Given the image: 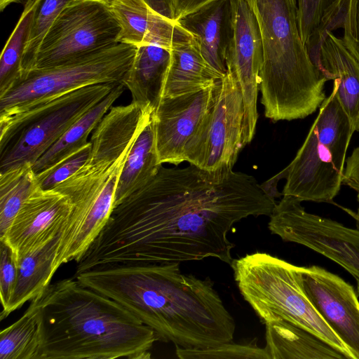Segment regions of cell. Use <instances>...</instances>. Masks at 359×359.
Listing matches in <instances>:
<instances>
[{
    "label": "cell",
    "mask_w": 359,
    "mask_h": 359,
    "mask_svg": "<svg viewBox=\"0 0 359 359\" xmlns=\"http://www.w3.org/2000/svg\"><path fill=\"white\" fill-rule=\"evenodd\" d=\"M276 201L256 179L233 169L193 164L161 166L144 187L115 206L107 224L76 262V274L114 266L161 264L215 257L231 264L233 225L268 215Z\"/></svg>",
    "instance_id": "1"
},
{
    "label": "cell",
    "mask_w": 359,
    "mask_h": 359,
    "mask_svg": "<svg viewBox=\"0 0 359 359\" xmlns=\"http://www.w3.org/2000/svg\"><path fill=\"white\" fill-rule=\"evenodd\" d=\"M75 278L121 304L158 340L184 348L233 341L234 319L212 283L182 273L178 262L100 267Z\"/></svg>",
    "instance_id": "2"
},
{
    "label": "cell",
    "mask_w": 359,
    "mask_h": 359,
    "mask_svg": "<svg viewBox=\"0 0 359 359\" xmlns=\"http://www.w3.org/2000/svg\"><path fill=\"white\" fill-rule=\"evenodd\" d=\"M42 359H148L154 331L115 300L67 278L44 291Z\"/></svg>",
    "instance_id": "3"
},
{
    "label": "cell",
    "mask_w": 359,
    "mask_h": 359,
    "mask_svg": "<svg viewBox=\"0 0 359 359\" xmlns=\"http://www.w3.org/2000/svg\"><path fill=\"white\" fill-rule=\"evenodd\" d=\"M263 46L259 90L264 115L273 121L312 114L326 98L327 81L312 62L299 30L296 0H247Z\"/></svg>",
    "instance_id": "4"
},
{
    "label": "cell",
    "mask_w": 359,
    "mask_h": 359,
    "mask_svg": "<svg viewBox=\"0 0 359 359\" xmlns=\"http://www.w3.org/2000/svg\"><path fill=\"white\" fill-rule=\"evenodd\" d=\"M231 266L241 294L264 323L287 320L322 338L347 359H353L304 293L295 265L257 252L233 259Z\"/></svg>",
    "instance_id": "5"
},
{
    "label": "cell",
    "mask_w": 359,
    "mask_h": 359,
    "mask_svg": "<svg viewBox=\"0 0 359 359\" xmlns=\"http://www.w3.org/2000/svg\"><path fill=\"white\" fill-rule=\"evenodd\" d=\"M130 149L121 156L94 151L85 164L54 188L69 197L73 204L61 231L55 262H76L86 252L107 224L114 209L118 179Z\"/></svg>",
    "instance_id": "6"
},
{
    "label": "cell",
    "mask_w": 359,
    "mask_h": 359,
    "mask_svg": "<svg viewBox=\"0 0 359 359\" xmlns=\"http://www.w3.org/2000/svg\"><path fill=\"white\" fill-rule=\"evenodd\" d=\"M118 83L85 86L0 117V173L26 163L33 165Z\"/></svg>",
    "instance_id": "7"
},
{
    "label": "cell",
    "mask_w": 359,
    "mask_h": 359,
    "mask_svg": "<svg viewBox=\"0 0 359 359\" xmlns=\"http://www.w3.org/2000/svg\"><path fill=\"white\" fill-rule=\"evenodd\" d=\"M136 48L119 43L60 65L24 72L21 79L0 96V117L22 111L85 86L122 83Z\"/></svg>",
    "instance_id": "8"
},
{
    "label": "cell",
    "mask_w": 359,
    "mask_h": 359,
    "mask_svg": "<svg viewBox=\"0 0 359 359\" xmlns=\"http://www.w3.org/2000/svg\"><path fill=\"white\" fill-rule=\"evenodd\" d=\"M120 34L106 0H72L47 32L33 69L60 65L115 46Z\"/></svg>",
    "instance_id": "9"
},
{
    "label": "cell",
    "mask_w": 359,
    "mask_h": 359,
    "mask_svg": "<svg viewBox=\"0 0 359 359\" xmlns=\"http://www.w3.org/2000/svg\"><path fill=\"white\" fill-rule=\"evenodd\" d=\"M245 107L240 86L229 70L215 86L214 102L187 143L184 161L201 169H233L243 137Z\"/></svg>",
    "instance_id": "10"
},
{
    "label": "cell",
    "mask_w": 359,
    "mask_h": 359,
    "mask_svg": "<svg viewBox=\"0 0 359 359\" xmlns=\"http://www.w3.org/2000/svg\"><path fill=\"white\" fill-rule=\"evenodd\" d=\"M268 227L283 241L304 245L334 262L355 279L359 294V229L306 212L302 201L283 196Z\"/></svg>",
    "instance_id": "11"
},
{
    "label": "cell",
    "mask_w": 359,
    "mask_h": 359,
    "mask_svg": "<svg viewBox=\"0 0 359 359\" xmlns=\"http://www.w3.org/2000/svg\"><path fill=\"white\" fill-rule=\"evenodd\" d=\"M231 32L226 55L227 70L242 92L245 144L253 139L258 119L257 100L263 63V46L256 16L247 0H231Z\"/></svg>",
    "instance_id": "12"
},
{
    "label": "cell",
    "mask_w": 359,
    "mask_h": 359,
    "mask_svg": "<svg viewBox=\"0 0 359 359\" xmlns=\"http://www.w3.org/2000/svg\"><path fill=\"white\" fill-rule=\"evenodd\" d=\"M299 283L316 311L359 359V301L354 288L339 276L312 265L296 266Z\"/></svg>",
    "instance_id": "13"
},
{
    "label": "cell",
    "mask_w": 359,
    "mask_h": 359,
    "mask_svg": "<svg viewBox=\"0 0 359 359\" xmlns=\"http://www.w3.org/2000/svg\"><path fill=\"white\" fill-rule=\"evenodd\" d=\"M216 83L196 92L161 99L151 120L161 164L178 165L184 161L186 146L213 104Z\"/></svg>",
    "instance_id": "14"
},
{
    "label": "cell",
    "mask_w": 359,
    "mask_h": 359,
    "mask_svg": "<svg viewBox=\"0 0 359 359\" xmlns=\"http://www.w3.org/2000/svg\"><path fill=\"white\" fill-rule=\"evenodd\" d=\"M72 206L68 196L39 187L24 202L0 241L10 247L18 263L60 233Z\"/></svg>",
    "instance_id": "15"
},
{
    "label": "cell",
    "mask_w": 359,
    "mask_h": 359,
    "mask_svg": "<svg viewBox=\"0 0 359 359\" xmlns=\"http://www.w3.org/2000/svg\"><path fill=\"white\" fill-rule=\"evenodd\" d=\"M345 166L318 139L313 126L292 161L286 167L283 196L300 201L334 203L342 185Z\"/></svg>",
    "instance_id": "16"
},
{
    "label": "cell",
    "mask_w": 359,
    "mask_h": 359,
    "mask_svg": "<svg viewBox=\"0 0 359 359\" xmlns=\"http://www.w3.org/2000/svg\"><path fill=\"white\" fill-rule=\"evenodd\" d=\"M121 27L119 43L136 47L159 46L168 49L191 39L178 22L163 18L153 12L144 0H106Z\"/></svg>",
    "instance_id": "17"
},
{
    "label": "cell",
    "mask_w": 359,
    "mask_h": 359,
    "mask_svg": "<svg viewBox=\"0 0 359 359\" xmlns=\"http://www.w3.org/2000/svg\"><path fill=\"white\" fill-rule=\"evenodd\" d=\"M309 55L327 80L336 83L338 100L355 131L359 132V63L343 39L332 31L325 33Z\"/></svg>",
    "instance_id": "18"
},
{
    "label": "cell",
    "mask_w": 359,
    "mask_h": 359,
    "mask_svg": "<svg viewBox=\"0 0 359 359\" xmlns=\"http://www.w3.org/2000/svg\"><path fill=\"white\" fill-rule=\"evenodd\" d=\"M231 0H215L177 20L196 39L208 65L222 77L231 32Z\"/></svg>",
    "instance_id": "19"
},
{
    "label": "cell",
    "mask_w": 359,
    "mask_h": 359,
    "mask_svg": "<svg viewBox=\"0 0 359 359\" xmlns=\"http://www.w3.org/2000/svg\"><path fill=\"white\" fill-rule=\"evenodd\" d=\"M264 324L270 359H347L322 338L287 320L279 318Z\"/></svg>",
    "instance_id": "20"
},
{
    "label": "cell",
    "mask_w": 359,
    "mask_h": 359,
    "mask_svg": "<svg viewBox=\"0 0 359 359\" xmlns=\"http://www.w3.org/2000/svg\"><path fill=\"white\" fill-rule=\"evenodd\" d=\"M170 57V49L159 46L137 47L133 63L122 81L130 91L133 102L154 111L162 97Z\"/></svg>",
    "instance_id": "21"
},
{
    "label": "cell",
    "mask_w": 359,
    "mask_h": 359,
    "mask_svg": "<svg viewBox=\"0 0 359 359\" xmlns=\"http://www.w3.org/2000/svg\"><path fill=\"white\" fill-rule=\"evenodd\" d=\"M170 53L162 97L196 92L222 78L203 58L194 36L174 45Z\"/></svg>",
    "instance_id": "22"
},
{
    "label": "cell",
    "mask_w": 359,
    "mask_h": 359,
    "mask_svg": "<svg viewBox=\"0 0 359 359\" xmlns=\"http://www.w3.org/2000/svg\"><path fill=\"white\" fill-rule=\"evenodd\" d=\"M60 239V233L43 246L20 259L15 288L8 309L1 313V320L27 301L34 299L50 285L56 272L55 262Z\"/></svg>",
    "instance_id": "23"
},
{
    "label": "cell",
    "mask_w": 359,
    "mask_h": 359,
    "mask_svg": "<svg viewBox=\"0 0 359 359\" xmlns=\"http://www.w3.org/2000/svg\"><path fill=\"white\" fill-rule=\"evenodd\" d=\"M44 291L31 300L28 309L17 321L1 330L0 359H42Z\"/></svg>",
    "instance_id": "24"
},
{
    "label": "cell",
    "mask_w": 359,
    "mask_h": 359,
    "mask_svg": "<svg viewBox=\"0 0 359 359\" xmlns=\"http://www.w3.org/2000/svg\"><path fill=\"white\" fill-rule=\"evenodd\" d=\"M126 87L118 83L111 92L74 122L61 137L33 165L36 175L46 171L86 145L88 135L97 127Z\"/></svg>",
    "instance_id": "25"
},
{
    "label": "cell",
    "mask_w": 359,
    "mask_h": 359,
    "mask_svg": "<svg viewBox=\"0 0 359 359\" xmlns=\"http://www.w3.org/2000/svg\"><path fill=\"white\" fill-rule=\"evenodd\" d=\"M159 162L151 118L137 137L121 172L114 208L146 185L158 172Z\"/></svg>",
    "instance_id": "26"
},
{
    "label": "cell",
    "mask_w": 359,
    "mask_h": 359,
    "mask_svg": "<svg viewBox=\"0 0 359 359\" xmlns=\"http://www.w3.org/2000/svg\"><path fill=\"white\" fill-rule=\"evenodd\" d=\"M299 30L309 54L327 31L342 27L346 0H296Z\"/></svg>",
    "instance_id": "27"
},
{
    "label": "cell",
    "mask_w": 359,
    "mask_h": 359,
    "mask_svg": "<svg viewBox=\"0 0 359 359\" xmlns=\"http://www.w3.org/2000/svg\"><path fill=\"white\" fill-rule=\"evenodd\" d=\"M39 188L36 175L29 163L0 173V238L24 202Z\"/></svg>",
    "instance_id": "28"
},
{
    "label": "cell",
    "mask_w": 359,
    "mask_h": 359,
    "mask_svg": "<svg viewBox=\"0 0 359 359\" xmlns=\"http://www.w3.org/2000/svg\"><path fill=\"white\" fill-rule=\"evenodd\" d=\"M37 1H26L20 18L1 53L0 96L8 91L22 77V59Z\"/></svg>",
    "instance_id": "29"
},
{
    "label": "cell",
    "mask_w": 359,
    "mask_h": 359,
    "mask_svg": "<svg viewBox=\"0 0 359 359\" xmlns=\"http://www.w3.org/2000/svg\"><path fill=\"white\" fill-rule=\"evenodd\" d=\"M72 0H38L22 59V74L34 68L40 45L62 10Z\"/></svg>",
    "instance_id": "30"
},
{
    "label": "cell",
    "mask_w": 359,
    "mask_h": 359,
    "mask_svg": "<svg viewBox=\"0 0 359 359\" xmlns=\"http://www.w3.org/2000/svg\"><path fill=\"white\" fill-rule=\"evenodd\" d=\"M176 355L180 359H270L266 349L254 341L247 344L231 341L206 348L176 346Z\"/></svg>",
    "instance_id": "31"
},
{
    "label": "cell",
    "mask_w": 359,
    "mask_h": 359,
    "mask_svg": "<svg viewBox=\"0 0 359 359\" xmlns=\"http://www.w3.org/2000/svg\"><path fill=\"white\" fill-rule=\"evenodd\" d=\"M90 149L89 141L82 148L51 168L36 175L39 187L43 190L53 189L70 177L85 164Z\"/></svg>",
    "instance_id": "32"
},
{
    "label": "cell",
    "mask_w": 359,
    "mask_h": 359,
    "mask_svg": "<svg viewBox=\"0 0 359 359\" xmlns=\"http://www.w3.org/2000/svg\"><path fill=\"white\" fill-rule=\"evenodd\" d=\"M18 265L10 247L0 241V297L5 311L13 294L18 278Z\"/></svg>",
    "instance_id": "33"
},
{
    "label": "cell",
    "mask_w": 359,
    "mask_h": 359,
    "mask_svg": "<svg viewBox=\"0 0 359 359\" xmlns=\"http://www.w3.org/2000/svg\"><path fill=\"white\" fill-rule=\"evenodd\" d=\"M341 27L345 46L359 63V0H346Z\"/></svg>",
    "instance_id": "34"
},
{
    "label": "cell",
    "mask_w": 359,
    "mask_h": 359,
    "mask_svg": "<svg viewBox=\"0 0 359 359\" xmlns=\"http://www.w3.org/2000/svg\"><path fill=\"white\" fill-rule=\"evenodd\" d=\"M342 184L359 193V147L346 160Z\"/></svg>",
    "instance_id": "35"
},
{
    "label": "cell",
    "mask_w": 359,
    "mask_h": 359,
    "mask_svg": "<svg viewBox=\"0 0 359 359\" xmlns=\"http://www.w3.org/2000/svg\"><path fill=\"white\" fill-rule=\"evenodd\" d=\"M215 0H173L175 21Z\"/></svg>",
    "instance_id": "36"
},
{
    "label": "cell",
    "mask_w": 359,
    "mask_h": 359,
    "mask_svg": "<svg viewBox=\"0 0 359 359\" xmlns=\"http://www.w3.org/2000/svg\"><path fill=\"white\" fill-rule=\"evenodd\" d=\"M156 14L171 22H175L173 0H144Z\"/></svg>",
    "instance_id": "37"
},
{
    "label": "cell",
    "mask_w": 359,
    "mask_h": 359,
    "mask_svg": "<svg viewBox=\"0 0 359 359\" xmlns=\"http://www.w3.org/2000/svg\"><path fill=\"white\" fill-rule=\"evenodd\" d=\"M287 172V170L285 168L266 182L260 184L261 189L271 201H276V198L283 196L282 192L278 191L277 186L281 179L286 177Z\"/></svg>",
    "instance_id": "38"
},
{
    "label": "cell",
    "mask_w": 359,
    "mask_h": 359,
    "mask_svg": "<svg viewBox=\"0 0 359 359\" xmlns=\"http://www.w3.org/2000/svg\"><path fill=\"white\" fill-rule=\"evenodd\" d=\"M357 201L358 202V208L357 212H353V210L346 208L344 207H341L338 205L339 208H341L342 210H344L345 212H346L349 215H351L355 220L356 221V226L357 229H359V193H357Z\"/></svg>",
    "instance_id": "39"
},
{
    "label": "cell",
    "mask_w": 359,
    "mask_h": 359,
    "mask_svg": "<svg viewBox=\"0 0 359 359\" xmlns=\"http://www.w3.org/2000/svg\"><path fill=\"white\" fill-rule=\"evenodd\" d=\"M21 0H0V9L2 11L9 4L20 2Z\"/></svg>",
    "instance_id": "40"
}]
</instances>
